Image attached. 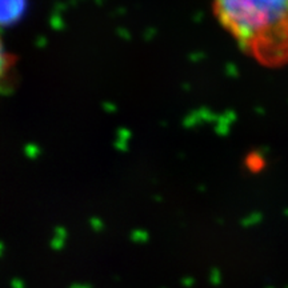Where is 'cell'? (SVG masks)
<instances>
[{
    "label": "cell",
    "instance_id": "7a4b0ae2",
    "mask_svg": "<svg viewBox=\"0 0 288 288\" xmlns=\"http://www.w3.org/2000/svg\"><path fill=\"white\" fill-rule=\"evenodd\" d=\"M27 0H0V25H9L21 19Z\"/></svg>",
    "mask_w": 288,
    "mask_h": 288
},
{
    "label": "cell",
    "instance_id": "6da1fadb",
    "mask_svg": "<svg viewBox=\"0 0 288 288\" xmlns=\"http://www.w3.org/2000/svg\"><path fill=\"white\" fill-rule=\"evenodd\" d=\"M213 15L259 64H288V0H213Z\"/></svg>",
    "mask_w": 288,
    "mask_h": 288
},
{
    "label": "cell",
    "instance_id": "3957f363",
    "mask_svg": "<svg viewBox=\"0 0 288 288\" xmlns=\"http://www.w3.org/2000/svg\"><path fill=\"white\" fill-rule=\"evenodd\" d=\"M15 68V56L5 48L0 38V91L3 90Z\"/></svg>",
    "mask_w": 288,
    "mask_h": 288
}]
</instances>
